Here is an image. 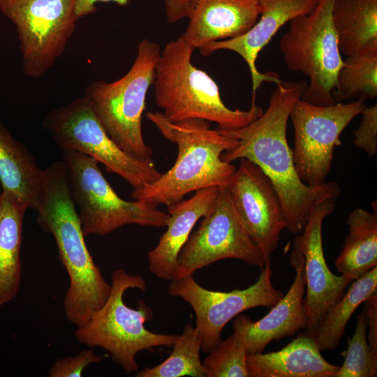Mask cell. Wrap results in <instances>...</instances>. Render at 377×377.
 Instances as JSON below:
<instances>
[{"mask_svg":"<svg viewBox=\"0 0 377 377\" xmlns=\"http://www.w3.org/2000/svg\"><path fill=\"white\" fill-rule=\"evenodd\" d=\"M307 84L305 80H279L270 94L267 110L259 117L240 128L220 130L238 140L235 147L222 154L221 159L232 163L246 158L264 172L281 199L286 229L293 235L302 231L315 206L329 198L336 200L341 193L335 182L308 185L295 170L286 129L290 112Z\"/></svg>","mask_w":377,"mask_h":377,"instance_id":"cell-1","label":"cell"},{"mask_svg":"<svg viewBox=\"0 0 377 377\" xmlns=\"http://www.w3.org/2000/svg\"><path fill=\"white\" fill-rule=\"evenodd\" d=\"M35 211L38 226L54 238L59 259L68 276L69 286L63 301L64 314L72 324L80 326L105 303L111 283L105 281L87 249L62 161L43 170Z\"/></svg>","mask_w":377,"mask_h":377,"instance_id":"cell-2","label":"cell"},{"mask_svg":"<svg viewBox=\"0 0 377 377\" xmlns=\"http://www.w3.org/2000/svg\"><path fill=\"white\" fill-rule=\"evenodd\" d=\"M146 117L166 140L177 145V156L173 165L156 181L134 189L132 198L168 207L191 192L228 186L237 168L223 161L221 155L237 145V139L212 129L207 120L172 122L158 112H149Z\"/></svg>","mask_w":377,"mask_h":377,"instance_id":"cell-3","label":"cell"},{"mask_svg":"<svg viewBox=\"0 0 377 377\" xmlns=\"http://www.w3.org/2000/svg\"><path fill=\"white\" fill-rule=\"evenodd\" d=\"M194 50L181 35L161 50L152 85L165 119L172 122L200 119L230 131L249 124L263 114L256 100L247 110L228 108L216 82L192 64Z\"/></svg>","mask_w":377,"mask_h":377,"instance_id":"cell-4","label":"cell"},{"mask_svg":"<svg viewBox=\"0 0 377 377\" xmlns=\"http://www.w3.org/2000/svg\"><path fill=\"white\" fill-rule=\"evenodd\" d=\"M145 279L123 268L111 275V291L105 303L83 325L76 327L77 341L90 348L105 350L112 362L126 374L138 370L136 355L142 350L172 346L179 334H158L145 326L153 317L152 309L140 300L136 308L127 306L124 293L130 288L146 290Z\"/></svg>","mask_w":377,"mask_h":377,"instance_id":"cell-5","label":"cell"},{"mask_svg":"<svg viewBox=\"0 0 377 377\" xmlns=\"http://www.w3.org/2000/svg\"><path fill=\"white\" fill-rule=\"evenodd\" d=\"M161 50L158 43L143 38L124 76L111 82H92L84 91V96L108 135L128 154L144 161H154L152 149L142 135V116Z\"/></svg>","mask_w":377,"mask_h":377,"instance_id":"cell-6","label":"cell"},{"mask_svg":"<svg viewBox=\"0 0 377 377\" xmlns=\"http://www.w3.org/2000/svg\"><path fill=\"white\" fill-rule=\"evenodd\" d=\"M68 190L84 236H103L128 225L166 227L168 214L147 201L120 198L91 157L62 151Z\"/></svg>","mask_w":377,"mask_h":377,"instance_id":"cell-7","label":"cell"},{"mask_svg":"<svg viewBox=\"0 0 377 377\" xmlns=\"http://www.w3.org/2000/svg\"><path fill=\"white\" fill-rule=\"evenodd\" d=\"M333 2L320 0L311 12L290 20L279 42L288 69L309 79L300 99L316 105L336 103L332 92L343 61L332 23Z\"/></svg>","mask_w":377,"mask_h":377,"instance_id":"cell-8","label":"cell"},{"mask_svg":"<svg viewBox=\"0 0 377 377\" xmlns=\"http://www.w3.org/2000/svg\"><path fill=\"white\" fill-rule=\"evenodd\" d=\"M42 126L61 151L83 153L124 179L134 189L156 181L161 175L154 161L136 159L108 135L83 96L52 110Z\"/></svg>","mask_w":377,"mask_h":377,"instance_id":"cell-9","label":"cell"},{"mask_svg":"<svg viewBox=\"0 0 377 377\" xmlns=\"http://www.w3.org/2000/svg\"><path fill=\"white\" fill-rule=\"evenodd\" d=\"M77 0H0V12L15 26L24 74L44 76L64 52L77 18Z\"/></svg>","mask_w":377,"mask_h":377,"instance_id":"cell-10","label":"cell"},{"mask_svg":"<svg viewBox=\"0 0 377 377\" xmlns=\"http://www.w3.org/2000/svg\"><path fill=\"white\" fill-rule=\"evenodd\" d=\"M224 259H237L261 269L264 259L252 241L227 187L216 198L177 258L176 278Z\"/></svg>","mask_w":377,"mask_h":377,"instance_id":"cell-11","label":"cell"},{"mask_svg":"<svg viewBox=\"0 0 377 377\" xmlns=\"http://www.w3.org/2000/svg\"><path fill=\"white\" fill-rule=\"evenodd\" d=\"M366 107L358 98L348 103L312 105L299 99L290 118L294 128L293 161L300 179L317 186L326 182L340 135Z\"/></svg>","mask_w":377,"mask_h":377,"instance_id":"cell-12","label":"cell"},{"mask_svg":"<svg viewBox=\"0 0 377 377\" xmlns=\"http://www.w3.org/2000/svg\"><path fill=\"white\" fill-rule=\"evenodd\" d=\"M257 281L245 289L229 292L208 290L201 286L193 275L170 281L168 293L180 297L193 309L195 325L202 340V350L212 351L221 341L224 327L243 311L259 306L272 308L283 296L272 283V270L266 264Z\"/></svg>","mask_w":377,"mask_h":377,"instance_id":"cell-13","label":"cell"},{"mask_svg":"<svg viewBox=\"0 0 377 377\" xmlns=\"http://www.w3.org/2000/svg\"><path fill=\"white\" fill-rule=\"evenodd\" d=\"M227 188L265 265L270 263L286 224L281 199L270 179L256 164L239 158Z\"/></svg>","mask_w":377,"mask_h":377,"instance_id":"cell-14","label":"cell"},{"mask_svg":"<svg viewBox=\"0 0 377 377\" xmlns=\"http://www.w3.org/2000/svg\"><path fill=\"white\" fill-rule=\"evenodd\" d=\"M334 202L329 198L315 206L305 227L293 241V251L304 258L307 316L304 332L313 337L327 311L342 297L353 281L349 276L333 274L324 256L323 224L325 219L334 211Z\"/></svg>","mask_w":377,"mask_h":377,"instance_id":"cell-15","label":"cell"},{"mask_svg":"<svg viewBox=\"0 0 377 377\" xmlns=\"http://www.w3.org/2000/svg\"><path fill=\"white\" fill-rule=\"evenodd\" d=\"M290 263L295 269L294 281L270 311L256 322L244 314L237 316L233 321V334L248 354L262 353L271 341L292 337L306 327L304 258L293 251Z\"/></svg>","mask_w":377,"mask_h":377,"instance_id":"cell-16","label":"cell"},{"mask_svg":"<svg viewBox=\"0 0 377 377\" xmlns=\"http://www.w3.org/2000/svg\"><path fill=\"white\" fill-rule=\"evenodd\" d=\"M260 15L256 23L246 34L228 40H219L199 49L202 56L215 51L230 50L239 54L246 63L252 81L253 98L264 82L276 84L280 79L275 73H261L256 60L260 51L276 32L292 19L311 12L320 0H258Z\"/></svg>","mask_w":377,"mask_h":377,"instance_id":"cell-17","label":"cell"},{"mask_svg":"<svg viewBox=\"0 0 377 377\" xmlns=\"http://www.w3.org/2000/svg\"><path fill=\"white\" fill-rule=\"evenodd\" d=\"M258 0H195L182 35L195 50L215 41L239 37L256 23Z\"/></svg>","mask_w":377,"mask_h":377,"instance_id":"cell-18","label":"cell"},{"mask_svg":"<svg viewBox=\"0 0 377 377\" xmlns=\"http://www.w3.org/2000/svg\"><path fill=\"white\" fill-rule=\"evenodd\" d=\"M220 188L198 190L189 199L167 207V230L161 236L157 245L147 253L149 270L154 276L167 281L175 279L179 252L195 223L211 208Z\"/></svg>","mask_w":377,"mask_h":377,"instance_id":"cell-19","label":"cell"},{"mask_svg":"<svg viewBox=\"0 0 377 377\" xmlns=\"http://www.w3.org/2000/svg\"><path fill=\"white\" fill-rule=\"evenodd\" d=\"M320 352L315 337L304 332L280 350L248 354L249 377H334L339 367Z\"/></svg>","mask_w":377,"mask_h":377,"instance_id":"cell-20","label":"cell"},{"mask_svg":"<svg viewBox=\"0 0 377 377\" xmlns=\"http://www.w3.org/2000/svg\"><path fill=\"white\" fill-rule=\"evenodd\" d=\"M27 205L11 193L0 194V306L11 302L21 284L22 222Z\"/></svg>","mask_w":377,"mask_h":377,"instance_id":"cell-21","label":"cell"},{"mask_svg":"<svg viewBox=\"0 0 377 377\" xmlns=\"http://www.w3.org/2000/svg\"><path fill=\"white\" fill-rule=\"evenodd\" d=\"M43 170L26 147L0 123V182L3 191L24 202L28 209L38 203Z\"/></svg>","mask_w":377,"mask_h":377,"instance_id":"cell-22","label":"cell"},{"mask_svg":"<svg viewBox=\"0 0 377 377\" xmlns=\"http://www.w3.org/2000/svg\"><path fill=\"white\" fill-rule=\"evenodd\" d=\"M332 19L341 54L377 49V0H334Z\"/></svg>","mask_w":377,"mask_h":377,"instance_id":"cell-23","label":"cell"},{"mask_svg":"<svg viewBox=\"0 0 377 377\" xmlns=\"http://www.w3.org/2000/svg\"><path fill=\"white\" fill-rule=\"evenodd\" d=\"M372 212L356 208L347 219L348 234L334 265L338 272L353 280L377 266V204Z\"/></svg>","mask_w":377,"mask_h":377,"instance_id":"cell-24","label":"cell"},{"mask_svg":"<svg viewBox=\"0 0 377 377\" xmlns=\"http://www.w3.org/2000/svg\"><path fill=\"white\" fill-rule=\"evenodd\" d=\"M352 282L342 297L327 311L318 325L314 337L321 351L334 350L339 346L355 309L377 293V266Z\"/></svg>","mask_w":377,"mask_h":377,"instance_id":"cell-25","label":"cell"},{"mask_svg":"<svg viewBox=\"0 0 377 377\" xmlns=\"http://www.w3.org/2000/svg\"><path fill=\"white\" fill-rule=\"evenodd\" d=\"M332 96L336 103L350 98L366 101L377 98V49L355 53L343 59Z\"/></svg>","mask_w":377,"mask_h":377,"instance_id":"cell-26","label":"cell"},{"mask_svg":"<svg viewBox=\"0 0 377 377\" xmlns=\"http://www.w3.org/2000/svg\"><path fill=\"white\" fill-rule=\"evenodd\" d=\"M170 355L151 368L136 371L135 377H205L200 360L202 340L195 327L190 322L184 327L172 346Z\"/></svg>","mask_w":377,"mask_h":377,"instance_id":"cell-27","label":"cell"},{"mask_svg":"<svg viewBox=\"0 0 377 377\" xmlns=\"http://www.w3.org/2000/svg\"><path fill=\"white\" fill-rule=\"evenodd\" d=\"M367 324L365 315L360 313L356 319L355 332L348 337L347 349L341 355L344 361L334 377H376L377 354L374 353L367 341Z\"/></svg>","mask_w":377,"mask_h":377,"instance_id":"cell-28","label":"cell"},{"mask_svg":"<svg viewBox=\"0 0 377 377\" xmlns=\"http://www.w3.org/2000/svg\"><path fill=\"white\" fill-rule=\"evenodd\" d=\"M247 351L234 334L221 341L202 362L205 377H249Z\"/></svg>","mask_w":377,"mask_h":377,"instance_id":"cell-29","label":"cell"},{"mask_svg":"<svg viewBox=\"0 0 377 377\" xmlns=\"http://www.w3.org/2000/svg\"><path fill=\"white\" fill-rule=\"evenodd\" d=\"M129 0H77L75 16L78 19L94 13L96 4L100 2H114L119 6H126ZM165 13L167 21L174 24L181 20L190 17L195 3V0H163Z\"/></svg>","mask_w":377,"mask_h":377,"instance_id":"cell-30","label":"cell"},{"mask_svg":"<svg viewBox=\"0 0 377 377\" xmlns=\"http://www.w3.org/2000/svg\"><path fill=\"white\" fill-rule=\"evenodd\" d=\"M104 356L96 355L92 350H83L74 356L56 360L48 371L50 377H80L88 366L98 364Z\"/></svg>","mask_w":377,"mask_h":377,"instance_id":"cell-31","label":"cell"},{"mask_svg":"<svg viewBox=\"0 0 377 377\" xmlns=\"http://www.w3.org/2000/svg\"><path fill=\"white\" fill-rule=\"evenodd\" d=\"M360 114V124L353 132V145L371 157L377 154V105L366 106Z\"/></svg>","mask_w":377,"mask_h":377,"instance_id":"cell-32","label":"cell"},{"mask_svg":"<svg viewBox=\"0 0 377 377\" xmlns=\"http://www.w3.org/2000/svg\"><path fill=\"white\" fill-rule=\"evenodd\" d=\"M363 312L367 324V341L371 351L377 354V293L364 301Z\"/></svg>","mask_w":377,"mask_h":377,"instance_id":"cell-33","label":"cell"}]
</instances>
